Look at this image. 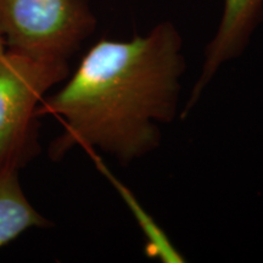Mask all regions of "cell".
Segmentation results:
<instances>
[{
  "mask_svg": "<svg viewBox=\"0 0 263 263\" xmlns=\"http://www.w3.org/2000/svg\"><path fill=\"white\" fill-rule=\"evenodd\" d=\"M183 39L172 22L130 41L101 39L64 87L43 99L37 116H55L64 132L49 146L52 161L72 147H99L129 163L159 146V123L176 116L185 70Z\"/></svg>",
  "mask_w": 263,
  "mask_h": 263,
  "instance_id": "obj_1",
  "label": "cell"
},
{
  "mask_svg": "<svg viewBox=\"0 0 263 263\" xmlns=\"http://www.w3.org/2000/svg\"><path fill=\"white\" fill-rule=\"evenodd\" d=\"M68 74V62L0 54V173L21 171L41 154L37 108Z\"/></svg>",
  "mask_w": 263,
  "mask_h": 263,
  "instance_id": "obj_2",
  "label": "cell"
},
{
  "mask_svg": "<svg viewBox=\"0 0 263 263\" xmlns=\"http://www.w3.org/2000/svg\"><path fill=\"white\" fill-rule=\"evenodd\" d=\"M95 28L88 0H0V38L20 54L68 62Z\"/></svg>",
  "mask_w": 263,
  "mask_h": 263,
  "instance_id": "obj_3",
  "label": "cell"
},
{
  "mask_svg": "<svg viewBox=\"0 0 263 263\" xmlns=\"http://www.w3.org/2000/svg\"><path fill=\"white\" fill-rule=\"evenodd\" d=\"M263 18V0H224V9L215 37L207 45L201 76L194 85L192 97L183 111L197 103L202 91L224 62L238 58Z\"/></svg>",
  "mask_w": 263,
  "mask_h": 263,
  "instance_id": "obj_4",
  "label": "cell"
},
{
  "mask_svg": "<svg viewBox=\"0 0 263 263\" xmlns=\"http://www.w3.org/2000/svg\"><path fill=\"white\" fill-rule=\"evenodd\" d=\"M51 226L26 196L20 182V171L0 173V250L29 229Z\"/></svg>",
  "mask_w": 263,
  "mask_h": 263,
  "instance_id": "obj_5",
  "label": "cell"
},
{
  "mask_svg": "<svg viewBox=\"0 0 263 263\" xmlns=\"http://www.w3.org/2000/svg\"><path fill=\"white\" fill-rule=\"evenodd\" d=\"M88 154H89L95 164H97L98 170L101 171V173H104L106 178L114 184L115 188L117 189V192L122 196L124 202L127 203L128 209L130 210L133 216L136 217L140 228L143 229L144 235L146 238V255L150 258H159L162 262L167 263L184 262V257L180 255V252L174 248L172 242L167 238V235L164 234L160 227L149 216V213L145 212V210L140 206V203L137 201V199L132 194L130 190H128L120 180L115 178L112 174L108 172L107 167L104 164L103 160L94 153V150L88 151Z\"/></svg>",
  "mask_w": 263,
  "mask_h": 263,
  "instance_id": "obj_6",
  "label": "cell"
},
{
  "mask_svg": "<svg viewBox=\"0 0 263 263\" xmlns=\"http://www.w3.org/2000/svg\"><path fill=\"white\" fill-rule=\"evenodd\" d=\"M5 51V44H4V41H3L2 38H0V54L2 52Z\"/></svg>",
  "mask_w": 263,
  "mask_h": 263,
  "instance_id": "obj_7",
  "label": "cell"
}]
</instances>
